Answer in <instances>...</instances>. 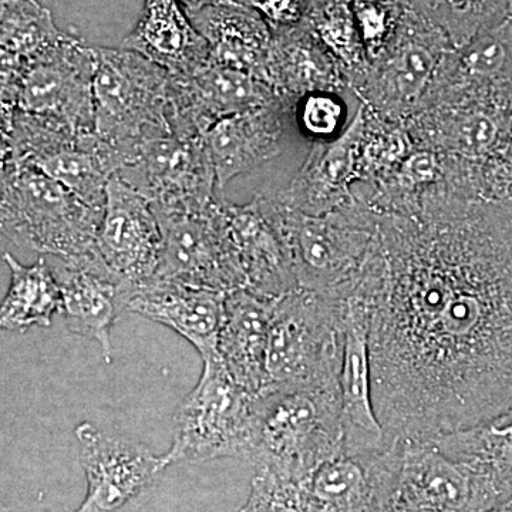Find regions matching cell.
I'll list each match as a JSON object with an SVG mask.
<instances>
[{"label": "cell", "instance_id": "6da1fadb", "mask_svg": "<svg viewBox=\"0 0 512 512\" xmlns=\"http://www.w3.org/2000/svg\"><path fill=\"white\" fill-rule=\"evenodd\" d=\"M350 298L370 308L387 444L512 412V201L440 194L416 215L379 214Z\"/></svg>", "mask_w": 512, "mask_h": 512}, {"label": "cell", "instance_id": "7a4b0ae2", "mask_svg": "<svg viewBox=\"0 0 512 512\" xmlns=\"http://www.w3.org/2000/svg\"><path fill=\"white\" fill-rule=\"evenodd\" d=\"M256 198L281 238L298 289L350 298L375 244L379 212L359 195L322 215L295 210L278 195Z\"/></svg>", "mask_w": 512, "mask_h": 512}, {"label": "cell", "instance_id": "3957f363", "mask_svg": "<svg viewBox=\"0 0 512 512\" xmlns=\"http://www.w3.org/2000/svg\"><path fill=\"white\" fill-rule=\"evenodd\" d=\"M343 453L340 382L281 387L255 399L249 463L301 485Z\"/></svg>", "mask_w": 512, "mask_h": 512}, {"label": "cell", "instance_id": "277c9868", "mask_svg": "<svg viewBox=\"0 0 512 512\" xmlns=\"http://www.w3.org/2000/svg\"><path fill=\"white\" fill-rule=\"evenodd\" d=\"M104 212L32 164L2 161V235L42 256L96 251Z\"/></svg>", "mask_w": 512, "mask_h": 512}, {"label": "cell", "instance_id": "5b68a950", "mask_svg": "<svg viewBox=\"0 0 512 512\" xmlns=\"http://www.w3.org/2000/svg\"><path fill=\"white\" fill-rule=\"evenodd\" d=\"M93 49L96 133L116 148L123 168L144 141L173 131L174 76L123 47Z\"/></svg>", "mask_w": 512, "mask_h": 512}, {"label": "cell", "instance_id": "8992f818", "mask_svg": "<svg viewBox=\"0 0 512 512\" xmlns=\"http://www.w3.org/2000/svg\"><path fill=\"white\" fill-rule=\"evenodd\" d=\"M346 312V299L328 293L296 289L282 296L269 329L262 392L340 382Z\"/></svg>", "mask_w": 512, "mask_h": 512}, {"label": "cell", "instance_id": "52a82bcc", "mask_svg": "<svg viewBox=\"0 0 512 512\" xmlns=\"http://www.w3.org/2000/svg\"><path fill=\"white\" fill-rule=\"evenodd\" d=\"M197 386L175 413L165 467L201 464L218 458L251 460L256 396L239 386L220 357L202 360Z\"/></svg>", "mask_w": 512, "mask_h": 512}, {"label": "cell", "instance_id": "ba28073f", "mask_svg": "<svg viewBox=\"0 0 512 512\" xmlns=\"http://www.w3.org/2000/svg\"><path fill=\"white\" fill-rule=\"evenodd\" d=\"M2 161L35 165L80 200L104 212L120 154L94 133L77 134L32 114L2 110Z\"/></svg>", "mask_w": 512, "mask_h": 512}, {"label": "cell", "instance_id": "9c48e42d", "mask_svg": "<svg viewBox=\"0 0 512 512\" xmlns=\"http://www.w3.org/2000/svg\"><path fill=\"white\" fill-rule=\"evenodd\" d=\"M400 464L386 512H490L512 478L480 461L448 457L433 440L396 439Z\"/></svg>", "mask_w": 512, "mask_h": 512}, {"label": "cell", "instance_id": "30bf717a", "mask_svg": "<svg viewBox=\"0 0 512 512\" xmlns=\"http://www.w3.org/2000/svg\"><path fill=\"white\" fill-rule=\"evenodd\" d=\"M453 49L436 23L406 8L393 42L353 92L380 120L404 123L419 109Z\"/></svg>", "mask_w": 512, "mask_h": 512}, {"label": "cell", "instance_id": "8fae6325", "mask_svg": "<svg viewBox=\"0 0 512 512\" xmlns=\"http://www.w3.org/2000/svg\"><path fill=\"white\" fill-rule=\"evenodd\" d=\"M93 47L67 35L16 79L2 83V110L32 114L73 133L96 131Z\"/></svg>", "mask_w": 512, "mask_h": 512}, {"label": "cell", "instance_id": "7c38bea8", "mask_svg": "<svg viewBox=\"0 0 512 512\" xmlns=\"http://www.w3.org/2000/svg\"><path fill=\"white\" fill-rule=\"evenodd\" d=\"M224 198L204 207L156 210L163 254L156 278L231 292L245 288Z\"/></svg>", "mask_w": 512, "mask_h": 512}, {"label": "cell", "instance_id": "4fadbf2b", "mask_svg": "<svg viewBox=\"0 0 512 512\" xmlns=\"http://www.w3.org/2000/svg\"><path fill=\"white\" fill-rule=\"evenodd\" d=\"M116 175L156 210L204 207L222 198L204 138L174 131L144 141Z\"/></svg>", "mask_w": 512, "mask_h": 512}, {"label": "cell", "instance_id": "5bb4252c", "mask_svg": "<svg viewBox=\"0 0 512 512\" xmlns=\"http://www.w3.org/2000/svg\"><path fill=\"white\" fill-rule=\"evenodd\" d=\"M414 148L483 161L512 138V103L458 97L424 104L404 121Z\"/></svg>", "mask_w": 512, "mask_h": 512}, {"label": "cell", "instance_id": "9a60e30c", "mask_svg": "<svg viewBox=\"0 0 512 512\" xmlns=\"http://www.w3.org/2000/svg\"><path fill=\"white\" fill-rule=\"evenodd\" d=\"M86 474V498L73 512H119L154 484L165 470L163 457L121 436H110L92 423L74 430Z\"/></svg>", "mask_w": 512, "mask_h": 512}, {"label": "cell", "instance_id": "2e32d148", "mask_svg": "<svg viewBox=\"0 0 512 512\" xmlns=\"http://www.w3.org/2000/svg\"><path fill=\"white\" fill-rule=\"evenodd\" d=\"M50 268L62 292V315L76 335L96 340L104 362L113 360L111 328L127 312L134 286L117 275L101 258L99 249L89 254L57 258Z\"/></svg>", "mask_w": 512, "mask_h": 512}, {"label": "cell", "instance_id": "e0dca14e", "mask_svg": "<svg viewBox=\"0 0 512 512\" xmlns=\"http://www.w3.org/2000/svg\"><path fill=\"white\" fill-rule=\"evenodd\" d=\"M400 464V443L376 453L330 458L301 484L305 512H386Z\"/></svg>", "mask_w": 512, "mask_h": 512}, {"label": "cell", "instance_id": "ac0fdd59", "mask_svg": "<svg viewBox=\"0 0 512 512\" xmlns=\"http://www.w3.org/2000/svg\"><path fill=\"white\" fill-rule=\"evenodd\" d=\"M106 264L133 285L156 278L163 234L153 205L117 175L106 188V207L97 237Z\"/></svg>", "mask_w": 512, "mask_h": 512}, {"label": "cell", "instance_id": "d6986e66", "mask_svg": "<svg viewBox=\"0 0 512 512\" xmlns=\"http://www.w3.org/2000/svg\"><path fill=\"white\" fill-rule=\"evenodd\" d=\"M279 99L274 87L261 77L210 63L187 79L174 77L171 127L180 136L204 138L218 121Z\"/></svg>", "mask_w": 512, "mask_h": 512}, {"label": "cell", "instance_id": "ffe728a7", "mask_svg": "<svg viewBox=\"0 0 512 512\" xmlns=\"http://www.w3.org/2000/svg\"><path fill=\"white\" fill-rule=\"evenodd\" d=\"M369 109L360 101L348 127L335 140L315 143L301 170L278 195L285 204L309 215H322L355 201L359 163Z\"/></svg>", "mask_w": 512, "mask_h": 512}, {"label": "cell", "instance_id": "44dd1931", "mask_svg": "<svg viewBox=\"0 0 512 512\" xmlns=\"http://www.w3.org/2000/svg\"><path fill=\"white\" fill-rule=\"evenodd\" d=\"M345 348L340 370L343 453H376L389 446L373 402L370 359V308L357 298L346 299Z\"/></svg>", "mask_w": 512, "mask_h": 512}, {"label": "cell", "instance_id": "7402d4cb", "mask_svg": "<svg viewBox=\"0 0 512 512\" xmlns=\"http://www.w3.org/2000/svg\"><path fill=\"white\" fill-rule=\"evenodd\" d=\"M454 97L512 103V16L454 47L421 104Z\"/></svg>", "mask_w": 512, "mask_h": 512}, {"label": "cell", "instance_id": "603a6c76", "mask_svg": "<svg viewBox=\"0 0 512 512\" xmlns=\"http://www.w3.org/2000/svg\"><path fill=\"white\" fill-rule=\"evenodd\" d=\"M225 296L227 292L154 278L134 286L127 312L173 329L197 349L202 360H208L220 357Z\"/></svg>", "mask_w": 512, "mask_h": 512}, {"label": "cell", "instance_id": "cb8c5ba5", "mask_svg": "<svg viewBox=\"0 0 512 512\" xmlns=\"http://www.w3.org/2000/svg\"><path fill=\"white\" fill-rule=\"evenodd\" d=\"M293 106L284 99L218 121L204 137L218 191L281 153Z\"/></svg>", "mask_w": 512, "mask_h": 512}, {"label": "cell", "instance_id": "d4e9b609", "mask_svg": "<svg viewBox=\"0 0 512 512\" xmlns=\"http://www.w3.org/2000/svg\"><path fill=\"white\" fill-rule=\"evenodd\" d=\"M121 47L146 57L177 79L194 76L211 63L207 39L175 0H144L136 28Z\"/></svg>", "mask_w": 512, "mask_h": 512}, {"label": "cell", "instance_id": "484cf974", "mask_svg": "<svg viewBox=\"0 0 512 512\" xmlns=\"http://www.w3.org/2000/svg\"><path fill=\"white\" fill-rule=\"evenodd\" d=\"M235 254L245 288L266 299H281L298 289L281 238L265 217L258 198L245 205L225 202Z\"/></svg>", "mask_w": 512, "mask_h": 512}, {"label": "cell", "instance_id": "4316f807", "mask_svg": "<svg viewBox=\"0 0 512 512\" xmlns=\"http://www.w3.org/2000/svg\"><path fill=\"white\" fill-rule=\"evenodd\" d=\"M278 301L244 288L225 296L218 353L232 379L254 396L264 389L269 329Z\"/></svg>", "mask_w": 512, "mask_h": 512}, {"label": "cell", "instance_id": "83f0119b", "mask_svg": "<svg viewBox=\"0 0 512 512\" xmlns=\"http://www.w3.org/2000/svg\"><path fill=\"white\" fill-rule=\"evenodd\" d=\"M268 74L278 96L293 107L306 94L340 93L349 86L338 60L308 23L272 32Z\"/></svg>", "mask_w": 512, "mask_h": 512}, {"label": "cell", "instance_id": "f1b7e54d", "mask_svg": "<svg viewBox=\"0 0 512 512\" xmlns=\"http://www.w3.org/2000/svg\"><path fill=\"white\" fill-rule=\"evenodd\" d=\"M188 16L210 45L211 63L234 67L269 83L272 30L254 9L235 2Z\"/></svg>", "mask_w": 512, "mask_h": 512}, {"label": "cell", "instance_id": "f546056e", "mask_svg": "<svg viewBox=\"0 0 512 512\" xmlns=\"http://www.w3.org/2000/svg\"><path fill=\"white\" fill-rule=\"evenodd\" d=\"M10 271L8 293L0 308V326L9 332H26L33 326L50 328L56 315H62V292L45 256L33 265H22L10 254H3Z\"/></svg>", "mask_w": 512, "mask_h": 512}, {"label": "cell", "instance_id": "4dcf8cb0", "mask_svg": "<svg viewBox=\"0 0 512 512\" xmlns=\"http://www.w3.org/2000/svg\"><path fill=\"white\" fill-rule=\"evenodd\" d=\"M0 19L2 83L16 79L67 37L57 28L50 10L37 0H2Z\"/></svg>", "mask_w": 512, "mask_h": 512}, {"label": "cell", "instance_id": "1f68e13d", "mask_svg": "<svg viewBox=\"0 0 512 512\" xmlns=\"http://www.w3.org/2000/svg\"><path fill=\"white\" fill-rule=\"evenodd\" d=\"M316 36L338 60L349 87L365 79L370 64L348 0H315L308 19Z\"/></svg>", "mask_w": 512, "mask_h": 512}, {"label": "cell", "instance_id": "d6a6232c", "mask_svg": "<svg viewBox=\"0 0 512 512\" xmlns=\"http://www.w3.org/2000/svg\"><path fill=\"white\" fill-rule=\"evenodd\" d=\"M404 8L436 23L456 49L480 30L512 16V0H407Z\"/></svg>", "mask_w": 512, "mask_h": 512}, {"label": "cell", "instance_id": "836d02e7", "mask_svg": "<svg viewBox=\"0 0 512 512\" xmlns=\"http://www.w3.org/2000/svg\"><path fill=\"white\" fill-rule=\"evenodd\" d=\"M433 441L448 457L480 461L512 478V412Z\"/></svg>", "mask_w": 512, "mask_h": 512}, {"label": "cell", "instance_id": "e575fe53", "mask_svg": "<svg viewBox=\"0 0 512 512\" xmlns=\"http://www.w3.org/2000/svg\"><path fill=\"white\" fill-rule=\"evenodd\" d=\"M293 117L303 137L313 144L328 143L348 127V106L340 93H309L296 101Z\"/></svg>", "mask_w": 512, "mask_h": 512}, {"label": "cell", "instance_id": "d590c367", "mask_svg": "<svg viewBox=\"0 0 512 512\" xmlns=\"http://www.w3.org/2000/svg\"><path fill=\"white\" fill-rule=\"evenodd\" d=\"M350 5L367 60L372 64L393 42L406 8L396 0H353Z\"/></svg>", "mask_w": 512, "mask_h": 512}, {"label": "cell", "instance_id": "8d00e7d4", "mask_svg": "<svg viewBox=\"0 0 512 512\" xmlns=\"http://www.w3.org/2000/svg\"><path fill=\"white\" fill-rule=\"evenodd\" d=\"M239 512H305L301 485L266 470H255L251 493Z\"/></svg>", "mask_w": 512, "mask_h": 512}, {"label": "cell", "instance_id": "74e56055", "mask_svg": "<svg viewBox=\"0 0 512 512\" xmlns=\"http://www.w3.org/2000/svg\"><path fill=\"white\" fill-rule=\"evenodd\" d=\"M480 200L512 201V138L493 156L476 163Z\"/></svg>", "mask_w": 512, "mask_h": 512}, {"label": "cell", "instance_id": "f35d334b", "mask_svg": "<svg viewBox=\"0 0 512 512\" xmlns=\"http://www.w3.org/2000/svg\"><path fill=\"white\" fill-rule=\"evenodd\" d=\"M254 9L272 32L296 28L308 22L315 0H237Z\"/></svg>", "mask_w": 512, "mask_h": 512}, {"label": "cell", "instance_id": "ab89813d", "mask_svg": "<svg viewBox=\"0 0 512 512\" xmlns=\"http://www.w3.org/2000/svg\"><path fill=\"white\" fill-rule=\"evenodd\" d=\"M187 12V15L201 12L211 6L232 5L237 0H175Z\"/></svg>", "mask_w": 512, "mask_h": 512}, {"label": "cell", "instance_id": "60d3db41", "mask_svg": "<svg viewBox=\"0 0 512 512\" xmlns=\"http://www.w3.org/2000/svg\"><path fill=\"white\" fill-rule=\"evenodd\" d=\"M490 512H512V495L507 501H504L503 504L498 505Z\"/></svg>", "mask_w": 512, "mask_h": 512}]
</instances>
